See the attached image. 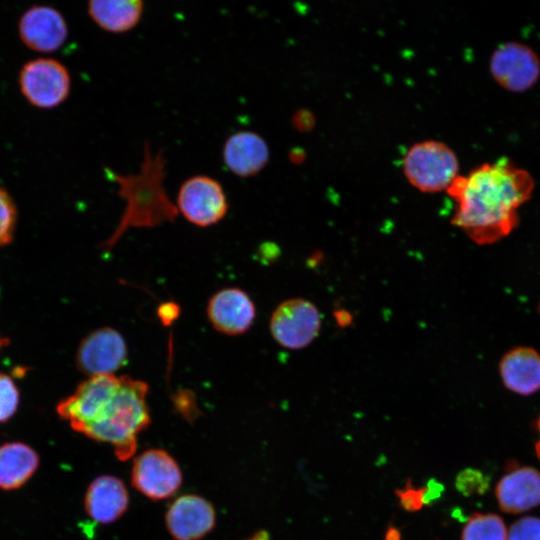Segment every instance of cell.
<instances>
[{
	"label": "cell",
	"instance_id": "obj_23",
	"mask_svg": "<svg viewBox=\"0 0 540 540\" xmlns=\"http://www.w3.org/2000/svg\"><path fill=\"white\" fill-rule=\"evenodd\" d=\"M507 540H540V518L527 516L517 520L510 526Z\"/></svg>",
	"mask_w": 540,
	"mask_h": 540
},
{
	"label": "cell",
	"instance_id": "obj_25",
	"mask_svg": "<svg viewBox=\"0 0 540 540\" xmlns=\"http://www.w3.org/2000/svg\"><path fill=\"white\" fill-rule=\"evenodd\" d=\"M401 506L407 511H418L425 504L424 488L416 489L410 482L403 489L397 490Z\"/></svg>",
	"mask_w": 540,
	"mask_h": 540
},
{
	"label": "cell",
	"instance_id": "obj_13",
	"mask_svg": "<svg viewBox=\"0 0 540 540\" xmlns=\"http://www.w3.org/2000/svg\"><path fill=\"white\" fill-rule=\"evenodd\" d=\"M215 510L203 497H178L166 513L167 528L175 540H199L212 530Z\"/></svg>",
	"mask_w": 540,
	"mask_h": 540
},
{
	"label": "cell",
	"instance_id": "obj_28",
	"mask_svg": "<svg viewBox=\"0 0 540 540\" xmlns=\"http://www.w3.org/2000/svg\"><path fill=\"white\" fill-rule=\"evenodd\" d=\"M247 540H269L268 533L265 531H259L255 535H253L251 538Z\"/></svg>",
	"mask_w": 540,
	"mask_h": 540
},
{
	"label": "cell",
	"instance_id": "obj_2",
	"mask_svg": "<svg viewBox=\"0 0 540 540\" xmlns=\"http://www.w3.org/2000/svg\"><path fill=\"white\" fill-rule=\"evenodd\" d=\"M534 187L531 174L508 159L483 163L446 190L456 202L452 224L477 244H493L514 230Z\"/></svg>",
	"mask_w": 540,
	"mask_h": 540
},
{
	"label": "cell",
	"instance_id": "obj_6",
	"mask_svg": "<svg viewBox=\"0 0 540 540\" xmlns=\"http://www.w3.org/2000/svg\"><path fill=\"white\" fill-rule=\"evenodd\" d=\"M176 206L191 224L208 227L219 223L229 204L220 182L207 175H195L180 186Z\"/></svg>",
	"mask_w": 540,
	"mask_h": 540
},
{
	"label": "cell",
	"instance_id": "obj_10",
	"mask_svg": "<svg viewBox=\"0 0 540 540\" xmlns=\"http://www.w3.org/2000/svg\"><path fill=\"white\" fill-rule=\"evenodd\" d=\"M132 485L153 500L174 495L182 483V473L174 458L162 449H149L134 461Z\"/></svg>",
	"mask_w": 540,
	"mask_h": 540
},
{
	"label": "cell",
	"instance_id": "obj_18",
	"mask_svg": "<svg viewBox=\"0 0 540 540\" xmlns=\"http://www.w3.org/2000/svg\"><path fill=\"white\" fill-rule=\"evenodd\" d=\"M40 457L30 445L11 441L0 445V489L12 491L24 486L37 472Z\"/></svg>",
	"mask_w": 540,
	"mask_h": 540
},
{
	"label": "cell",
	"instance_id": "obj_5",
	"mask_svg": "<svg viewBox=\"0 0 540 540\" xmlns=\"http://www.w3.org/2000/svg\"><path fill=\"white\" fill-rule=\"evenodd\" d=\"M19 85L30 104L50 109L63 103L69 96L71 77L68 69L58 60L36 58L22 67Z\"/></svg>",
	"mask_w": 540,
	"mask_h": 540
},
{
	"label": "cell",
	"instance_id": "obj_15",
	"mask_svg": "<svg viewBox=\"0 0 540 540\" xmlns=\"http://www.w3.org/2000/svg\"><path fill=\"white\" fill-rule=\"evenodd\" d=\"M226 167L238 177L258 174L268 163L269 148L266 141L253 131L231 134L222 149Z\"/></svg>",
	"mask_w": 540,
	"mask_h": 540
},
{
	"label": "cell",
	"instance_id": "obj_17",
	"mask_svg": "<svg viewBox=\"0 0 540 540\" xmlns=\"http://www.w3.org/2000/svg\"><path fill=\"white\" fill-rule=\"evenodd\" d=\"M499 372L507 389L520 395L540 390V354L531 347H516L500 360Z\"/></svg>",
	"mask_w": 540,
	"mask_h": 540
},
{
	"label": "cell",
	"instance_id": "obj_14",
	"mask_svg": "<svg viewBox=\"0 0 540 540\" xmlns=\"http://www.w3.org/2000/svg\"><path fill=\"white\" fill-rule=\"evenodd\" d=\"M496 498L502 511L518 514L540 505V472L529 466L509 470L497 483Z\"/></svg>",
	"mask_w": 540,
	"mask_h": 540
},
{
	"label": "cell",
	"instance_id": "obj_27",
	"mask_svg": "<svg viewBox=\"0 0 540 540\" xmlns=\"http://www.w3.org/2000/svg\"><path fill=\"white\" fill-rule=\"evenodd\" d=\"M385 540H401V535L395 528H389Z\"/></svg>",
	"mask_w": 540,
	"mask_h": 540
},
{
	"label": "cell",
	"instance_id": "obj_4",
	"mask_svg": "<svg viewBox=\"0 0 540 540\" xmlns=\"http://www.w3.org/2000/svg\"><path fill=\"white\" fill-rule=\"evenodd\" d=\"M403 171L412 186L421 192L434 193L449 188L458 176L459 162L446 143L425 140L407 150Z\"/></svg>",
	"mask_w": 540,
	"mask_h": 540
},
{
	"label": "cell",
	"instance_id": "obj_21",
	"mask_svg": "<svg viewBox=\"0 0 540 540\" xmlns=\"http://www.w3.org/2000/svg\"><path fill=\"white\" fill-rule=\"evenodd\" d=\"M17 225V207L8 191L0 186V248L14 237Z\"/></svg>",
	"mask_w": 540,
	"mask_h": 540
},
{
	"label": "cell",
	"instance_id": "obj_20",
	"mask_svg": "<svg viewBox=\"0 0 540 540\" xmlns=\"http://www.w3.org/2000/svg\"><path fill=\"white\" fill-rule=\"evenodd\" d=\"M502 518L494 513H474L463 527L461 540H507Z\"/></svg>",
	"mask_w": 540,
	"mask_h": 540
},
{
	"label": "cell",
	"instance_id": "obj_9",
	"mask_svg": "<svg viewBox=\"0 0 540 540\" xmlns=\"http://www.w3.org/2000/svg\"><path fill=\"white\" fill-rule=\"evenodd\" d=\"M128 348L122 334L111 327L98 328L86 335L76 351V366L88 377L113 375L124 366Z\"/></svg>",
	"mask_w": 540,
	"mask_h": 540
},
{
	"label": "cell",
	"instance_id": "obj_30",
	"mask_svg": "<svg viewBox=\"0 0 540 540\" xmlns=\"http://www.w3.org/2000/svg\"><path fill=\"white\" fill-rule=\"evenodd\" d=\"M9 344V340L5 337H2L0 334V351L3 347L7 346Z\"/></svg>",
	"mask_w": 540,
	"mask_h": 540
},
{
	"label": "cell",
	"instance_id": "obj_1",
	"mask_svg": "<svg viewBox=\"0 0 540 540\" xmlns=\"http://www.w3.org/2000/svg\"><path fill=\"white\" fill-rule=\"evenodd\" d=\"M148 388L127 375L91 376L60 400L56 411L74 431L111 445L125 461L134 455L137 436L150 423Z\"/></svg>",
	"mask_w": 540,
	"mask_h": 540
},
{
	"label": "cell",
	"instance_id": "obj_8",
	"mask_svg": "<svg viewBox=\"0 0 540 540\" xmlns=\"http://www.w3.org/2000/svg\"><path fill=\"white\" fill-rule=\"evenodd\" d=\"M489 68L492 77L502 88L519 93L538 81L540 59L528 45L507 41L493 51Z\"/></svg>",
	"mask_w": 540,
	"mask_h": 540
},
{
	"label": "cell",
	"instance_id": "obj_24",
	"mask_svg": "<svg viewBox=\"0 0 540 540\" xmlns=\"http://www.w3.org/2000/svg\"><path fill=\"white\" fill-rule=\"evenodd\" d=\"M456 486L464 495L482 494L488 488V479L480 471L467 469L459 473Z\"/></svg>",
	"mask_w": 540,
	"mask_h": 540
},
{
	"label": "cell",
	"instance_id": "obj_11",
	"mask_svg": "<svg viewBox=\"0 0 540 540\" xmlns=\"http://www.w3.org/2000/svg\"><path fill=\"white\" fill-rule=\"evenodd\" d=\"M206 313L216 331L227 336H237L251 328L256 308L244 290L229 287L218 290L210 297Z\"/></svg>",
	"mask_w": 540,
	"mask_h": 540
},
{
	"label": "cell",
	"instance_id": "obj_29",
	"mask_svg": "<svg viewBox=\"0 0 540 540\" xmlns=\"http://www.w3.org/2000/svg\"><path fill=\"white\" fill-rule=\"evenodd\" d=\"M536 426H537V430H538V432L540 434V417H539V419H538V421L536 423ZM535 451H536V454H537V456H538V458L540 460V438L537 441V443L535 444Z\"/></svg>",
	"mask_w": 540,
	"mask_h": 540
},
{
	"label": "cell",
	"instance_id": "obj_19",
	"mask_svg": "<svg viewBox=\"0 0 540 540\" xmlns=\"http://www.w3.org/2000/svg\"><path fill=\"white\" fill-rule=\"evenodd\" d=\"M87 11L93 22L102 30L125 33L135 28L143 15L141 0H90Z\"/></svg>",
	"mask_w": 540,
	"mask_h": 540
},
{
	"label": "cell",
	"instance_id": "obj_12",
	"mask_svg": "<svg viewBox=\"0 0 540 540\" xmlns=\"http://www.w3.org/2000/svg\"><path fill=\"white\" fill-rule=\"evenodd\" d=\"M19 35L28 48L50 53L65 43L68 27L63 15L57 9L35 5L22 14L19 21Z\"/></svg>",
	"mask_w": 540,
	"mask_h": 540
},
{
	"label": "cell",
	"instance_id": "obj_7",
	"mask_svg": "<svg viewBox=\"0 0 540 540\" xmlns=\"http://www.w3.org/2000/svg\"><path fill=\"white\" fill-rule=\"evenodd\" d=\"M320 327L319 310L302 298L288 299L278 305L269 323L274 340L293 350L308 346L318 335Z\"/></svg>",
	"mask_w": 540,
	"mask_h": 540
},
{
	"label": "cell",
	"instance_id": "obj_26",
	"mask_svg": "<svg viewBox=\"0 0 540 540\" xmlns=\"http://www.w3.org/2000/svg\"><path fill=\"white\" fill-rule=\"evenodd\" d=\"M179 316L180 306L173 301L161 303L157 308V317L164 326L172 325Z\"/></svg>",
	"mask_w": 540,
	"mask_h": 540
},
{
	"label": "cell",
	"instance_id": "obj_22",
	"mask_svg": "<svg viewBox=\"0 0 540 540\" xmlns=\"http://www.w3.org/2000/svg\"><path fill=\"white\" fill-rule=\"evenodd\" d=\"M20 393L13 379L0 372V424L9 421L17 412Z\"/></svg>",
	"mask_w": 540,
	"mask_h": 540
},
{
	"label": "cell",
	"instance_id": "obj_16",
	"mask_svg": "<svg viewBox=\"0 0 540 540\" xmlns=\"http://www.w3.org/2000/svg\"><path fill=\"white\" fill-rule=\"evenodd\" d=\"M129 504L128 492L123 482L110 475L94 479L84 500L87 514L96 522L111 523L120 518Z\"/></svg>",
	"mask_w": 540,
	"mask_h": 540
},
{
	"label": "cell",
	"instance_id": "obj_3",
	"mask_svg": "<svg viewBox=\"0 0 540 540\" xmlns=\"http://www.w3.org/2000/svg\"><path fill=\"white\" fill-rule=\"evenodd\" d=\"M105 176L118 185V195L125 201L123 214L110 237L100 246L112 249L130 228H153L174 222L178 216L164 186L166 159L160 150L153 153L149 143L144 146V158L135 174L121 175L104 167Z\"/></svg>",
	"mask_w": 540,
	"mask_h": 540
}]
</instances>
